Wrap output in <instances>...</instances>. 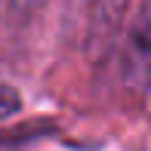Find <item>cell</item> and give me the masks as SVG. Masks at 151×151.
Instances as JSON below:
<instances>
[{
  "label": "cell",
  "instance_id": "obj_1",
  "mask_svg": "<svg viewBox=\"0 0 151 151\" xmlns=\"http://www.w3.org/2000/svg\"><path fill=\"white\" fill-rule=\"evenodd\" d=\"M120 80L133 93L151 90V0H139V9L127 22L120 40Z\"/></svg>",
  "mask_w": 151,
  "mask_h": 151
},
{
  "label": "cell",
  "instance_id": "obj_2",
  "mask_svg": "<svg viewBox=\"0 0 151 151\" xmlns=\"http://www.w3.org/2000/svg\"><path fill=\"white\" fill-rule=\"evenodd\" d=\"M129 9H133V0H93L90 3L86 56L93 62H105L114 50H120Z\"/></svg>",
  "mask_w": 151,
  "mask_h": 151
},
{
  "label": "cell",
  "instance_id": "obj_3",
  "mask_svg": "<svg viewBox=\"0 0 151 151\" xmlns=\"http://www.w3.org/2000/svg\"><path fill=\"white\" fill-rule=\"evenodd\" d=\"M19 108H22V93L12 83H0V123L19 114Z\"/></svg>",
  "mask_w": 151,
  "mask_h": 151
},
{
  "label": "cell",
  "instance_id": "obj_4",
  "mask_svg": "<svg viewBox=\"0 0 151 151\" xmlns=\"http://www.w3.org/2000/svg\"><path fill=\"white\" fill-rule=\"evenodd\" d=\"M40 6H43V0H9V9L12 16H31V12H37Z\"/></svg>",
  "mask_w": 151,
  "mask_h": 151
}]
</instances>
